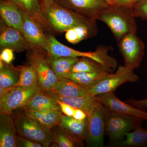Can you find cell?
Masks as SVG:
<instances>
[{"instance_id": "27", "label": "cell", "mask_w": 147, "mask_h": 147, "mask_svg": "<svg viewBox=\"0 0 147 147\" xmlns=\"http://www.w3.org/2000/svg\"><path fill=\"white\" fill-rule=\"evenodd\" d=\"M108 72L99 63L89 58L82 57L71 68L70 73L75 72Z\"/></svg>"}, {"instance_id": "18", "label": "cell", "mask_w": 147, "mask_h": 147, "mask_svg": "<svg viewBox=\"0 0 147 147\" xmlns=\"http://www.w3.org/2000/svg\"><path fill=\"white\" fill-rule=\"evenodd\" d=\"M47 92L67 97H92L85 87L68 78L60 79L55 86Z\"/></svg>"}, {"instance_id": "5", "label": "cell", "mask_w": 147, "mask_h": 147, "mask_svg": "<svg viewBox=\"0 0 147 147\" xmlns=\"http://www.w3.org/2000/svg\"><path fill=\"white\" fill-rule=\"evenodd\" d=\"M13 121L17 133L21 137L38 142L43 147H49L54 143L51 130L42 127L25 112L17 115Z\"/></svg>"}, {"instance_id": "33", "label": "cell", "mask_w": 147, "mask_h": 147, "mask_svg": "<svg viewBox=\"0 0 147 147\" xmlns=\"http://www.w3.org/2000/svg\"><path fill=\"white\" fill-rule=\"evenodd\" d=\"M13 52L10 48H3L1 52L0 59L7 64H10L14 59Z\"/></svg>"}, {"instance_id": "21", "label": "cell", "mask_w": 147, "mask_h": 147, "mask_svg": "<svg viewBox=\"0 0 147 147\" xmlns=\"http://www.w3.org/2000/svg\"><path fill=\"white\" fill-rule=\"evenodd\" d=\"M23 108L25 110H54L62 112L57 100L44 91L34 95Z\"/></svg>"}, {"instance_id": "36", "label": "cell", "mask_w": 147, "mask_h": 147, "mask_svg": "<svg viewBox=\"0 0 147 147\" xmlns=\"http://www.w3.org/2000/svg\"><path fill=\"white\" fill-rule=\"evenodd\" d=\"M115 4L123 6L126 7H130L135 4L139 0H115Z\"/></svg>"}, {"instance_id": "29", "label": "cell", "mask_w": 147, "mask_h": 147, "mask_svg": "<svg viewBox=\"0 0 147 147\" xmlns=\"http://www.w3.org/2000/svg\"><path fill=\"white\" fill-rule=\"evenodd\" d=\"M53 133V142L58 147H74L81 146L82 145V140L77 139L63 129Z\"/></svg>"}, {"instance_id": "38", "label": "cell", "mask_w": 147, "mask_h": 147, "mask_svg": "<svg viewBox=\"0 0 147 147\" xmlns=\"http://www.w3.org/2000/svg\"><path fill=\"white\" fill-rule=\"evenodd\" d=\"M11 88H4L0 87V98L4 95Z\"/></svg>"}, {"instance_id": "10", "label": "cell", "mask_w": 147, "mask_h": 147, "mask_svg": "<svg viewBox=\"0 0 147 147\" xmlns=\"http://www.w3.org/2000/svg\"><path fill=\"white\" fill-rule=\"evenodd\" d=\"M109 112L107 108L100 104L87 116L88 129L85 140L88 146L103 147L105 119Z\"/></svg>"}, {"instance_id": "34", "label": "cell", "mask_w": 147, "mask_h": 147, "mask_svg": "<svg viewBox=\"0 0 147 147\" xmlns=\"http://www.w3.org/2000/svg\"><path fill=\"white\" fill-rule=\"evenodd\" d=\"M126 102L141 110H146V108H147V98L142 100H135L134 98H130L127 100Z\"/></svg>"}, {"instance_id": "7", "label": "cell", "mask_w": 147, "mask_h": 147, "mask_svg": "<svg viewBox=\"0 0 147 147\" xmlns=\"http://www.w3.org/2000/svg\"><path fill=\"white\" fill-rule=\"evenodd\" d=\"M41 91H43L38 83L32 86L11 88L0 98V114H11L13 110L23 108L34 95Z\"/></svg>"}, {"instance_id": "6", "label": "cell", "mask_w": 147, "mask_h": 147, "mask_svg": "<svg viewBox=\"0 0 147 147\" xmlns=\"http://www.w3.org/2000/svg\"><path fill=\"white\" fill-rule=\"evenodd\" d=\"M139 79L133 69L120 65L116 73L110 74L106 79L94 86L85 88L89 94L94 97L97 95L115 92L122 84L126 82L134 83Z\"/></svg>"}, {"instance_id": "40", "label": "cell", "mask_w": 147, "mask_h": 147, "mask_svg": "<svg viewBox=\"0 0 147 147\" xmlns=\"http://www.w3.org/2000/svg\"><path fill=\"white\" fill-rule=\"evenodd\" d=\"M109 5H113L115 4V0H104Z\"/></svg>"}, {"instance_id": "1", "label": "cell", "mask_w": 147, "mask_h": 147, "mask_svg": "<svg viewBox=\"0 0 147 147\" xmlns=\"http://www.w3.org/2000/svg\"><path fill=\"white\" fill-rule=\"evenodd\" d=\"M40 5L50 28L58 32H66L80 25H96V20L63 7L55 1L47 4H40Z\"/></svg>"}, {"instance_id": "28", "label": "cell", "mask_w": 147, "mask_h": 147, "mask_svg": "<svg viewBox=\"0 0 147 147\" xmlns=\"http://www.w3.org/2000/svg\"><path fill=\"white\" fill-rule=\"evenodd\" d=\"M15 69L4 63L0 68V87L4 88H12L18 83L20 75V70Z\"/></svg>"}, {"instance_id": "22", "label": "cell", "mask_w": 147, "mask_h": 147, "mask_svg": "<svg viewBox=\"0 0 147 147\" xmlns=\"http://www.w3.org/2000/svg\"><path fill=\"white\" fill-rule=\"evenodd\" d=\"M24 112L28 115L35 119L40 125L49 130L58 125L62 113L54 110H24Z\"/></svg>"}, {"instance_id": "14", "label": "cell", "mask_w": 147, "mask_h": 147, "mask_svg": "<svg viewBox=\"0 0 147 147\" xmlns=\"http://www.w3.org/2000/svg\"><path fill=\"white\" fill-rule=\"evenodd\" d=\"M0 45L2 49L10 48L16 52L36 48L32 45L21 32L7 26L1 31Z\"/></svg>"}, {"instance_id": "9", "label": "cell", "mask_w": 147, "mask_h": 147, "mask_svg": "<svg viewBox=\"0 0 147 147\" xmlns=\"http://www.w3.org/2000/svg\"><path fill=\"white\" fill-rule=\"evenodd\" d=\"M29 57V63L33 66L36 71L38 83L44 92L49 91L59 80L53 71L42 50L33 49Z\"/></svg>"}, {"instance_id": "30", "label": "cell", "mask_w": 147, "mask_h": 147, "mask_svg": "<svg viewBox=\"0 0 147 147\" xmlns=\"http://www.w3.org/2000/svg\"><path fill=\"white\" fill-rule=\"evenodd\" d=\"M18 83L15 87H30L38 83V77L34 67L30 64L21 67Z\"/></svg>"}, {"instance_id": "31", "label": "cell", "mask_w": 147, "mask_h": 147, "mask_svg": "<svg viewBox=\"0 0 147 147\" xmlns=\"http://www.w3.org/2000/svg\"><path fill=\"white\" fill-rule=\"evenodd\" d=\"M129 9L134 18H140L147 21V0H139Z\"/></svg>"}, {"instance_id": "25", "label": "cell", "mask_w": 147, "mask_h": 147, "mask_svg": "<svg viewBox=\"0 0 147 147\" xmlns=\"http://www.w3.org/2000/svg\"><path fill=\"white\" fill-rule=\"evenodd\" d=\"M115 146L122 147H147V129L138 126L129 132Z\"/></svg>"}, {"instance_id": "24", "label": "cell", "mask_w": 147, "mask_h": 147, "mask_svg": "<svg viewBox=\"0 0 147 147\" xmlns=\"http://www.w3.org/2000/svg\"><path fill=\"white\" fill-rule=\"evenodd\" d=\"M97 33L96 25H80L66 32L65 38L70 43L75 44L89 38L94 36Z\"/></svg>"}, {"instance_id": "12", "label": "cell", "mask_w": 147, "mask_h": 147, "mask_svg": "<svg viewBox=\"0 0 147 147\" xmlns=\"http://www.w3.org/2000/svg\"><path fill=\"white\" fill-rule=\"evenodd\" d=\"M55 1L63 7L96 20L100 11L109 5L104 0H55Z\"/></svg>"}, {"instance_id": "11", "label": "cell", "mask_w": 147, "mask_h": 147, "mask_svg": "<svg viewBox=\"0 0 147 147\" xmlns=\"http://www.w3.org/2000/svg\"><path fill=\"white\" fill-rule=\"evenodd\" d=\"M96 100L110 112L133 116L147 121V112L121 101L116 96L115 92L94 96Z\"/></svg>"}, {"instance_id": "3", "label": "cell", "mask_w": 147, "mask_h": 147, "mask_svg": "<svg viewBox=\"0 0 147 147\" xmlns=\"http://www.w3.org/2000/svg\"><path fill=\"white\" fill-rule=\"evenodd\" d=\"M48 39L49 47L47 53L50 57L89 58L101 64L107 70H111L115 66L117 60L108 54L110 47L101 45L94 52H83L63 45L51 35L48 36Z\"/></svg>"}, {"instance_id": "4", "label": "cell", "mask_w": 147, "mask_h": 147, "mask_svg": "<svg viewBox=\"0 0 147 147\" xmlns=\"http://www.w3.org/2000/svg\"><path fill=\"white\" fill-rule=\"evenodd\" d=\"M143 120L133 116L108 112L105 119V132L111 144L123 140L127 134L141 126Z\"/></svg>"}, {"instance_id": "2", "label": "cell", "mask_w": 147, "mask_h": 147, "mask_svg": "<svg viewBox=\"0 0 147 147\" xmlns=\"http://www.w3.org/2000/svg\"><path fill=\"white\" fill-rule=\"evenodd\" d=\"M97 20L108 26L117 41L127 34L137 33V23L134 17L126 7L116 4L109 5L100 11Z\"/></svg>"}, {"instance_id": "23", "label": "cell", "mask_w": 147, "mask_h": 147, "mask_svg": "<svg viewBox=\"0 0 147 147\" xmlns=\"http://www.w3.org/2000/svg\"><path fill=\"white\" fill-rule=\"evenodd\" d=\"M48 60L53 71L59 79L67 78L71 68L79 61L78 57H60L54 58L48 56Z\"/></svg>"}, {"instance_id": "37", "label": "cell", "mask_w": 147, "mask_h": 147, "mask_svg": "<svg viewBox=\"0 0 147 147\" xmlns=\"http://www.w3.org/2000/svg\"><path fill=\"white\" fill-rule=\"evenodd\" d=\"M72 117L74 118L79 120H83L87 117L86 114L84 111L80 109L76 108Z\"/></svg>"}, {"instance_id": "16", "label": "cell", "mask_w": 147, "mask_h": 147, "mask_svg": "<svg viewBox=\"0 0 147 147\" xmlns=\"http://www.w3.org/2000/svg\"><path fill=\"white\" fill-rule=\"evenodd\" d=\"M11 114H1L0 147H16L17 133Z\"/></svg>"}, {"instance_id": "39", "label": "cell", "mask_w": 147, "mask_h": 147, "mask_svg": "<svg viewBox=\"0 0 147 147\" xmlns=\"http://www.w3.org/2000/svg\"><path fill=\"white\" fill-rule=\"evenodd\" d=\"M40 3L43 4H47L50 3L55 1V0H39Z\"/></svg>"}, {"instance_id": "8", "label": "cell", "mask_w": 147, "mask_h": 147, "mask_svg": "<svg viewBox=\"0 0 147 147\" xmlns=\"http://www.w3.org/2000/svg\"><path fill=\"white\" fill-rule=\"evenodd\" d=\"M137 33H130L117 42L120 52L123 57L125 66L134 70L139 67L144 53L145 45Z\"/></svg>"}, {"instance_id": "26", "label": "cell", "mask_w": 147, "mask_h": 147, "mask_svg": "<svg viewBox=\"0 0 147 147\" xmlns=\"http://www.w3.org/2000/svg\"><path fill=\"white\" fill-rule=\"evenodd\" d=\"M110 73L108 72H75L70 73L67 78L84 87L94 86L106 79Z\"/></svg>"}, {"instance_id": "32", "label": "cell", "mask_w": 147, "mask_h": 147, "mask_svg": "<svg viewBox=\"0 0 147 147\" xmlns=\"http://www.w3.org/2000/svg\"><path fill=\"white\" fill-rule=\"evenodd\" d=\"M17 147H42V144L38 142L24 138L20 135L16 137Z\"/></svg>"}, {"instance_id": "19", "label": "cell", "mask_w": 147, "mask_h": 147, "mask_svg": "<svg viewBox=\"0 0 147 147\" xmlns=\"http://www.w3.org/2000/svg\"><path fill=\"white\" fill-rule=\"evenodd\" d=\"M26 12L43 30L50 29L43 15L39 0H9Z\"/></svg>"}, {"instance_id": "15", "label": "cell", "mask_w": 147, "mask_h": 147, "mask_svg": "<svg viewBox=\"0 0 147 147\" xmlns=\"http://www.w3.org/2000/svg\"><path fill=\"white\" fill-rule=\"evenodd\" d=\"M1 18L8 26L21 32L23 30V15L20 8L9 0H2L0 3Z\"/></svg>"}, {"instance_id": "17", "label": "cell", "mask_w": 147, "mask_h": 147, "mask_svg": "<svg viewBox=\"0 0 147 147\" xmlns=\"http://www.w3.org/2000/svg\"><path fill=\"white\" fill-rule=\"evenodd\" d=\"M55 100H59L75 108L84 111L88 116L100 105L94 97H67L49 92H44Z\"/></svg>"}, {"instance_id": "13", "label": "cell", "mask_w": 147, "mask_h": 147, "mask_svg": "<svg viewBox=\"0 0 147 147\" xmlns=\"http://www.w3.org/2000/svg\"><path fill=\"white\" fill-rule=\"evenodd\" d=\"M20 9L23 18L22 34L34 47L47 53L49 43L48 37L45 36L44 30L26 12Z\"/></svg>"}, {"instance_id": "35", "label": "cell", "mask_w": 147, "mask_h": 147, "mask_svg": "<svg viewBox=\"0 0 147 147\" xmlns=\"http://www.w3.org/2000/svg\"><path fill=\"white\" fill-rule=\"evenodd\" d=\"M57 100L58 104L59 105L62 113H63L65 115L72 117L76 108H73L70 105L66 104L64 102H61L59 100Z\"/></svg>"}, {"instance_id": "20", "label": "cell", "mask_w": 147, "mask_h": 147, "mask_svg": "<svg viewBox=\"0 0 147 147\" xmlns=\"http://www.w3.org/2000/svg\"><path fill=\"white\" fill-rule=\"evenodd\" d=\"M88 124L87 117L83 120H79L62 114L58 125L77 139L84 140L86 137Z\"/></svg>"}]
</instances>
